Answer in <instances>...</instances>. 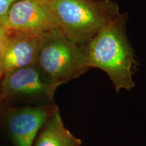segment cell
Segmentation results:
<instances>
[{"instance_id":"6da1fadb","label":"cell","mask_w":146,"mask_h":146,"mask_svg":"<svg viewBox=\"0 0 146 146\" xmlns=\"http://www.w3.org/2000/svg\"><path fill=\"white\" fill-rule=\"evenodd\" d=\"M128 18L127 12L121 13L85 46L89 68L106 73L117 93L134 88L133 76L139 66L127 35Z\"/></svg>"},{"instance_id":"7a4b0ae2","label":"cell","mask_w":146,"mask_h":146,"mask_svg":"<svg viewBox=\"0 0 146 146\" xmlns=\"http://www.w3.org/2000/svg\"><path fill=\"white\" fill-rule=\"evenodd\" d=\"M45 5L63 33L82 46L121 14L112 0H52Z\"/></svg>"},{"instance_id":"3957f363","label":"cell","mask_w":146,"mask_h":146,"mask_svg":"<svg viewBox=\"0 0 146 146\" xmlns=\"http://www.w3.org/2000/svg\"><path fill=\"white\" fill-rule=\"evenodd\" d=\"M36 65L58 87L90 69L85 46L71 41L59 28L40 36Z\"/></svg>"},{"instance_id":"277c9868","label":"cell","mask_w":146,"mask_h":146,"mask_svg":"<svg viewBox=\"0 0 146 146\" xmlns=\"http://www.w3.org/2000/svg\"><path fill=\"white\" fill-rule=\"evenodd\" d=\"M1 100L50 106L58 87L36 64L6 73L1 78Z\"/></svg>"},{"instance_id":"5b68a950","label":"cell","mask_w":146,"mask_h":146,"mask_svg":"<svg viewBox=\"0 0 146 146\" xmlns=\"http://www.w3.org/2000/svg\"><path fill=\"white\" fill-rule=\"evenodd\" d=\"M2 27L10 32L32 36H41L58 28L46 6L34 0H18L14 3Z\"/></svg>"},{"instance_id":"8992f818","label":"cell","mask_w":146,"mask_h":146,"mask_svg":"<svg viewBox=\"0 0 146 146\" xmlns=\"http://www.w3.org/2000/svg\"><path fill=\"white\" fill-rule=\"evenodd\" d=\"M50 106L16 108L7 116V128L15 146H33L40 129L56 108Z\"/></svg>"},{"instance_id":"52a82bcc","label":"cell","mask_w":146,"mask_h":146,"mask_svg":"<svg viewBox=\"0 0 146 146\" xmlns=\"http://www.w3.org/2000/svg\"><path fill=\"white\" fill-rule=\"evenodd\" d=\"M40 36L10 32L0 54V77L17 69L36 64Z\"/></svg>"},{"instance_id":"ba28073f","label":"cell","mask_w":146,"mask_h":146,"mask_svg":"<svg viewBox=\"0 0 146 146\" xmlns=\"http://www.w3.org/2000/svg\"><path fill=\"white\" fill-rule=\"evenodd\" d=\"M82 141L64 126L56 106L40 129L33 146H81Z\"/></svg>"},{"instance_id":"9c48e42d","label":"cell","mask_w":146,"mask_h":146,"mask_svg":"<svg viewBox=\"0 0 146 146\" xmlns=\"http://www.w3.org/2000/svg\"><path fill=\"white\" fill-rule=\"evenodd\" d=\"M17 1L18 0H0V27H2L11 6Z\"/></svg>"},{"instance_id":"30bf717a","label":"cell","mask_w":146,"mask_h":146,"mask_svg":"<svg viewBox=\"0 0 146 146\" xmlns=\"http://www.w3.org/2000/svg\"><path fill=\"white\" fill-rule=\"evenodd\" d=\"M10 33V31L3 28V27H0V54L3 50V47L6 41L7 38Z\"/></svg>"},{"instance_id":"8fae6325","label":"cell","mask_w":146,"mask_h":146,"mask_svg":"<svg viewBox=\"0 0 146 146\" xmlns=\"http://www.w3.org/2000/svg\"><path fill=\"white\" fill-rule=\"evenodd\" d=\"M34 1H36V2H38L40 4H42V5H46L50 1H52V0H34Z\"/></svg>"},{"instance_id":"7c38bea8","label":"cell","mask_w":146,"mask_h":146,"mask_svg":"<svg viewBox=\"0 0 146 146\" xmlns=\"http://www.w3.org/2000/svg\"><path fill=\"white\" fill-rule=\"evenodd\" d=\"M0 81H1V77H0ZM1 100V87H0V101Z\"/></svg>"}]
</instances>
